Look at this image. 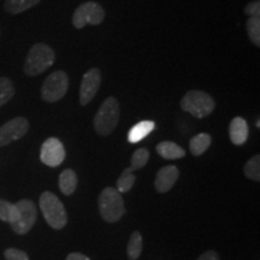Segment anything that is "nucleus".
<instances>
[{"label": "nucleus", "mask_w": 260, "mask_h": 260, "mask_svg": "<svg viewBox=\"0 0 260 260\" xmlns=\"http://www.w3.org/2000/svg\"><path fill=\"white\" fill-rule=\"evenodd\" d=\"M54 61H56V53L53 48L44 42H39L28 52L23 67L24 74L31 77L39 76L50 69Z\"/></svg>", "instance_id": "f257e3e1"}, {"label": "nucleus", "mask_w": 260, "mask_h": 260, "mask_svg": "<svg viewBox=\"0 0 260 260\" xmlns=\"http://www.w3.org/2000/svg\"><path fill=\"white\" fill-rule=\"evenodd\" d=\"M121 118L119 103L115 96H109L99 107L94 117V129L100 136L110 135L117 128Z\"/></svg>", "instance_id": "f03ea898"}, {"label": "nucleus", "mask_w": 260, "mask_h": 260, "mask_svg": "<svg viewBox=\"0 0 260 260\" xmlns=\"http://www.w3.org/2000/svg\"><path fill=\"white\" fill-rule=\"evenodd\" d=\"M40 209L48 225L56 230H60L67 225L68 214L61 201L56 194L44 191L40 197Z\"/></svg>", "instance_id": "7ed1b4c3"}, {"label": "nucleus", "mask_w": 260, "mask_h": 260, "mask_svg": "<svg viewBox=\"0 0 260 260\" xmlns=\"http://www.w3.org/2000/svg\"><path fill=\"white\" fill-rule=\"evenodd\" d=\"M99 212L107 223H116L125 213L124 201L115 188H105L99 197Z\"/></svg>", "instance_id": "20e7f679"}, {"label": "nucleus", "mask_w": 260, "mask_h": 260, "mask_svg": "<svg viewBox=\"0 0 260 260\" xmlns=\"http://www.w3.org/2000/svg\"><path fill=\"white\" fill-rule=\"evenodd\" d=\"M216 103L209 93L189 90L181 99V109L197 118H205L213 112Z\"/></svg>", "instance_id": "39448f33"}, {"label": "nucleus", "mask_w": 260, "mask_h": 260, "mask_svg": "<svg viewBox=\"0 0 260 260\" xmlns=\"http://www.w3.org/2000/svg\"><path fill=\"white\" fill-rule=\"evenodd\" d=\"M69 88V76L63 70L52 73L41 87V98L46 103H56L63 99Z\"/></svg>", "instance_id": "423d86ee"}, {"label": "nucleus", "mask_w": 260, "mask_h": 260, "mask_svg": "<svg viewBox=\"0 0 260 260\" xmlns=\"http://www.w3.org/2000/svg\"><path fill=\"white\" fill-rule=\"evenodd\" d=\"M105 19V11L103 6L95 2H86L75 10L73 24L76 29H82L87 24L99 25Z\"/></svg>", "instance_id": "0eeeda50"}, {"label": "nucleus", "mask_w": 260, "mask_h": 260, "mask_svg": "<svg viewBox=\"0 0 260 260\" xmlns=\"http://www.w3.org/2000/svg\"><path fill=\"white\" fill-rule=\"evenodd\" d=\"M18 209V219L17 222L10 224L12 230L18 235H25L31 230L35 222L38 219V210L35 204L31 200L24 199L16 203Z\"/></svg>", "instance_id": "6e6552de"}, {"label": "nucleus", "mask_w": 260, "mask_h": 260, "mask_svg": "<svg viewBox=\"0 0 260 260\" xmlns=\"http://www.w3.org/2000/svg\"><path fill=\"white\" fill-rule=\"evenodd\" d=\"M29 122L24 117H15L0 126V147L17 141L27 134Z\"/></svg>", "instance_id": "1a4fd4ad"}, {"label": "nucleus", "mask_w": 260, "mask_h": 260, "mask_svg": "<svg viewBox=\"0 0 260 260\" xmlns=\"http://www.w3.org/2000/svg\"><path fill=\"white\" fill-rule=\"evenodd\" d=\"M102 73L98 68H92L83 75L80 86V104L82 106L88 105L93 98L96 95L98 90L102 86Z\"/></svg>", "instance_id": "9d476101"}, {"label": "nucleus", "mask_w": 260, "mask_h": 260, "mask_svg": "<svg viewBox=\"0 0 260 260\" xmlns=\"http://www.w3.org/2000/svg\"><path fill=\"white\" fill-rule=\"evenodd\" d=\"M40 159L47 167H59L65 159V148L60 140L57 138L47 139L41 146Z\"/></svg>", "instance_id": "9b49d317"}, {"label": "nucleus", "mask_w": 260, "mask_h": 260, "mask_svg": "<svg viewBox=\"0 0 260 260\" xmlns=\"http://www.w3.org/2000/svg\"><path fill=\"white\" fill-rule=\"evenodd\" d=\"M178 177H180V171L175 165H167V167L161 168L155 177V190L158 193H168L175 186Z\"/></svg>", "instance_id": "f8f14e48"}, {"label": "nucleus", "mask_w": 260, "mask_h": 260, "mask_svg": "<svg viewBox=\"0 0 260 260\" xmlns=\"http://www.w3.org/2000/svg\"><path fill=\"white\" fill-rule=\"evenodd\" d=\"M230 140L234 145L241 146L248 139V124L242 117H235L229 126Z\"/></svg>", "instance_id": "ddd939ff"}, {"label": "nucleus", "mask_w": 260, "mask_h": 260, "mask_svg": "<svg viewBox=\"0 0 260 260\" xmlns=\"http://www.w3.org/2000/svg\"><path fill=\"white\" fill-rule=\"evenodd\" d=\"M158 154L161 158L168 159V160H175V159H181L186 155V151L172 141H162L157 145Z\"/></svg>", "instance_id": "4468645a"}, {"label": "nucleus", "mask_w": 260, "mask_h": 260, "mask_svg": "<svg viewBox=\"0 0 260 260\" xmlns=\"http://www.w3.org/2000/svg\"><path fill=\"white\" fill-rule=\"evenodd\" d=\"M154 122L152 121H142L136 123L128 133V141L130 144H136V142L144 140L148 134H151L152 130L154 129Z\"/></svg>", "instance_id": "2eb2a0df"}, {"label": "nucleus", "mask_w": 260, "mask_h": 260, "mask_svg": "<svg viewBox=\"0 0 260 260\" xmlns=\"http://www.w3.org/2000/svg\"><path fill=\"white\" fill-rule=\"evenodd\" d=\"M77 182L79 181H77L76 172L71 169H67L61 172L59 176V189L64 195L69 197L76 190Z\"/></svg>", "instance_id": "dca6fc26"}, {"label": "nucleus", "mask_w": 260, "mask_h": 260, "mask_svg": "<svg viewBox=\"0 0 260 260\" xmlns=\"http://www.w3.org/2000/svg\"><path fill=\"white\" fill-rule=\"evenodd\" d=\"M211 142H212L211 135L206 134V133H201V134L193 136L189 142L190 153L194 157H199V155L204 154L207 151V148L211 146Z\"/></svg>", "instance_id": "f3484780"}, {"label": "nucleus", "mask_w": 260, "mask_h": 260, "mask_svg": "<svg viewBox=\"0 0 260 260\" xmlns=\"http://www.w3.org/2000/svg\"><path fill=\"white\" fill-rule=\"evenodd\" d=\"M41 0H5L4 9L8 14L18 15L34 8Z\"/></svg>", "instance_id": "a211bd4d"}, {"label": "nucleus", "mask_w": 260, "mask_h": 260, "mask_svg": "<svg viewBox=\"0 0 260 260\" xmlns=\"http://www.w3.org/2000/svg\"><path fill=\"white\" fill-rule=\"evenodd\" d=\"M18 219V209L16 204L0 199V220L6 223H15Z\"/></svg>", "instance_id": "6ab92c4d"}, {"label": "nucleus", "mask_w": 260, "mask_h": 260, "mask_svg": "<svg viewBox=\"0 0 260 260\" xmlns=\"http://www.w3.org/2000/svg\"><path fill=\"white\" fill-rule=\"evenodd\" d=\"M142 252V236L139 232H134L130 236L128 246H126V254L129 260H138Z\"/></svg>", "instance_id": "aec40b11"}, {"label": "nucleus", "mask_w": 260, "mask_h": 260, "mask_svg": "<svg viewBox=\"0 0 260 260\" xmlns=\"http://www.w3.org/2000/svg\"><path fill=\"white\" fill-rule=\"evenodd\" d=\"M136 181V176L133 174V170L130 168L124 169V171L122 172V175L119 176L118 180H117V190L119 193H128V191L132 189L133 186H134Z\"/></svg>", "instance_id": "412c9836"}, {"label": "nucleus", "mask_w": 260, "mask_h": 260, "mask_svg": "<svg viewBox=\"0 0 260 260\" xmlns=\"http://www.w3.org/2000/svg\"><path fill=\"white\" fill-rule=\"evenodd\" d=\"M246 30L249 40L254 46H260V17H248L246 22Z\"/></svg>", "instance_id": "4be33fe9"}, {"label": "nucleus", "mask_w": 260, "mask_h": 260, "mask_svg": "<svg viewBox=\"0 0 260 260\" xmlns=\"http://www.w3.org/2000/svg\"><path fill=\"white\" fill-rule=\"evenodd\" d=\"M246 177L249 180L260 182V155L255 154L246 162L245 168H243Z\"/></svg>", "instance_id": "5701e85b"}, {"label": "nucleus", "mask_w": 260, "mask_h": 260, "mask_svg": "<svg viewBox=\"0 0 260 260\" xmlns=\"http://www.w3.org/2000/svg\"><path fill=\"white\" fill-rule=\"evenodd\" d=\"M15 95V86L8 77H0V106L5 105Z\"/></svg>", "instance_id": "b1692460"}, {"label": "nucleus", "mask_w": 260, "mask_h": 260, "mask_svg": "<svg viewBox=\"0 0 260 260\" xmlns=\"http://www.w3.org/2000/svg\"><path fill=\"white\" fill-rule=\"evenodd\" d=\"M149 159V152L146 148H139L136 149L132 157V169L133 171L134 170H140V169L145 168L146 164L148 162Z\"/></svg>", "instance_id": "393cba45"}, {"label": "nucleus", "mask_w": 260, "mask_h": 260, "mask_svg": "<svg viewBox=\"0 0 260 260\" xmlns=\"http://www.w3.org/2000/svg\"><path fill=\"white\" fill-rule=\"evenodd\" d=\"M4 256L6 260H29L27 253L17 248H8L4 252Z\"/></svg>", "instance_id": "a878e982"}, {"label": "nucleus", "mask_w": 260, "mask_h": 260, "mask_svg": "<svg viewBox=\"0 0 260 260\" xmlns=\"http://www.w3.org/2000/svg\"><path fill=\"white\" fill-rule=\"evenodd\" d=\"M245 14L248 17H260V0H253L245 6Z\"/></svg>", "instance_id": "bb28decb"}, {"label": "nucleus", "mask_w": 260, "mask_h": 260, "mask_svg": "<svg viewBox=\"0 0 260 260\" xmlns=\"http://www.w3.org/2000/svg\"><path fill=\"white\" fill-rule=\"evenodd\" d=\"M197 260H219V255L214 251H206L201 254Z\"/></svg>", "instance_id": "cd10ccee"}, {"label": "nucleus", "mask_w": 260, "mask_h": 260, "mask_svg": "<svg viewBox=\"0 0 260 260\" xmlns=\"http://www.w3.org/2000/svg\"><path fill=\"white\" fill-rule=\"evenodd\" d=\"M67 260H90L88 256H86L82 253H79V252H74L71 253V254L68 255Z\"/></svg>", "instance_id": "c85d7f7f"}]
</instances>
